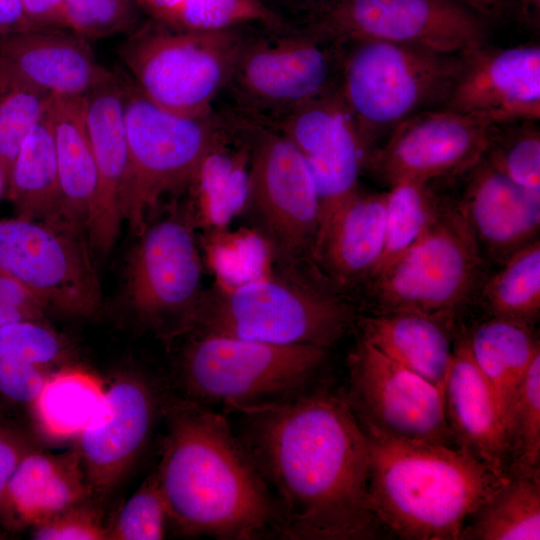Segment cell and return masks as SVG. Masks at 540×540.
Returning a JSON list of instances; mask_svg holds the SVG:
<instances>
[{
	"instance_id": "obj_1",
	"label": "cell",
	"mask_w": 540,
	"mask_h": 540,
	"mask_svg": "<svg viewBox=\"0 0 540 540\" xmlns=\"http://www.w3.org/2000/svg\"><path fill=\"white\" fill-rule=\"evenodd\" d=\"M240 411L242 442L276 498L282 538L379 536L369 500V440L348 400L302 392Z\"/></svg>"
},
{
	"instance_id": "obj_2",
	"label": "cell",
	"mask_w": 540,
	"mask_h": 540,
	"mask_svg": "<svg viewBox=\"0 0 540 540\" xmlns=\"http://www.w3.org/2000/svg\"><path fill=\"white\" fill-rule=\"evenodd\" d=\"M155 472L170 522L185 534L220 540L280 536L276 498L226 418L192 399L166 407Z\"/></svg>"
},
{
	"instance_id": "obj_3",
	"label": "cell",
	"mask_w": 540,
	"mask_h": 540,
	"mask_svg": "<svg viewBox=\"0 0 540 540\" xmlns=\"http://www.w3.org/2000/svg\"><path fill=\"white\" fill-rule=\"evenodd\" d=\"M363 429L371 508L382 528L401 539L459 540L470 518L512 478L459 446Z\"/></svg>"
},
{
	"instance_id": "obj_4",
	"label": "cell",
	"mask_w": 540,
	"mask_h": 540,
	"mask_svg": "<svg viewBox=\"0 0 540 540\" xmlns=\"http://www.w3.org/2000/svg\"><path fill=\"white\" fill-rule=\"evenodd\" d=\"M341 45L336 88L368 155L384 132L416 113L442 107L463 60V54L380 40Z\"/></svg>"
},
{
	"instance_id": "obj_5",
	"label": "cell",
	"mask_w": 540,
	"mask_h": 540,
	"mask_svg": "<svg viewBox=\"0 0 540 540\" xmlns=\"http://www.w3.org/2000/svg\"><path fill=\"white\" fill-rule=\"evenodd\" d=\"M353 321V308L341 298L298 278L267 273L237 284L217 281L205 294L193 330L329 349Z\"/></svg>"
},
{
	"instance_id": "obj_6",
	"label": "cell",
	"mask_w": 540,
	"mask_h": 540,
	"mask_svg": "<svg viewBox=\"0 0 540 540\" xmlns=\"http://www.w3.org/2000/svg\"><path fill=\"white\" fill-rule=\"evenodd\" d=\"M242 27L180 30L142 23L118 47L132 83L172 113L197 116L215 109L246 40Z\"/></svg>"
},
{
	"instance_id": "obj_7",
	"label": "cell",
	"mask_w": 540,
	"mask_h": 540,
	"mask_svg": "<svg viewBox=\"0 0 540 540\" xmlns=\"http://www.w3.org/2000/svg\"><path fill=\"white\" fill-rule=\"evenodd\" d=\"M327 355L328 348L315 345L196 334L183 353L181 376L189 399L240 411L301 394Z\"/></svg>"
},
{
	"instance_id": "obj_8",
	"label": "cell",
	"mask_w": 540,
	"mask_h": 540,
	"mask_svg": "<svg viewBox=\"0 0 540 540\" xmlns=\"http://www.w3.org/2000/svg\"><path fill=\"white\" fill-rule=\"evenodd\" d=\"M342 45L286 25L248 36L224 90L231 110L273 123L336 86Z\"/></svg>"
},
{
	"instance_id": "obj_9",
	"label": "cell",
	"mask_w": 540,
	"mask_h": 540,
	"mask_svg": "<svg viewBox=\"0 0 540 540\" xmlns=\"http://www.w3.org/2000/svg\"><path fill=\"white\" fill-rule=\"evenodd\" d=\"M124 113L131 164L124 220L138 235L164 199L176 202L186 194L213 141L218 110L172 113L125 80Z\"/></svg>"
},
{
	"instance_id": "obj_10",
	"label": "cell",
	"mask_w": 540,
	"mask_h": 540,
	"mask_svg": "<svg viewBox=\"0 0 540 540\" xmlns=\"http://www.w3.org/2000/svg\"><path fill=\"white\" fill-rule=\"evenodd\" d=\"M173 204L138 234L126 267L132 308L165 338L193 330L206 294L195 217L189 205Z\"/></svg>"
},
{
	"instance_id": "obj_11",
	"label": "cell",
	"mask_w": 540,
	"mask_h": 540,
	"mask_svg": "<svg viewBox=\"0 0 540 540\" xmlns=\"http://www.w3.org/2000/svg\"><path fill=\"white\" fill-rule=\"evenodd\" d=\"M480 247L459 206L443 208L429 230L369 281L377 313L451 316L474 291Z\"/></svg>"
},
{
	"instance_id": "obj_12",
	"label": "cell",
	"mask_w": 540,
	"mask_h": 540,
	"mask_svg": "<svg viewBox=\"0 0 540 540\" xmlns=\"http://www.w3.org/2000/svg\"><path fill=\"white\" fill-rule=\"evenodd\" d=\"M246 119L251 133V169L244 212H250L259 236L285 266L306 254L313 257L320 205L312 174L280 130L267 122Z\"/></svg>"
},
{
	"instance_id": "obj_13",
	"label": "cell",
	"mask_w": 540,
	"mask_h": 540,
	"mask_svg": "<svg viewBox=\"0 0 540 540\" xmlns=\"http://www.w3.org/2000/svg\"><path fill=\"white\" fill-rule=\"evenodd\" d=\"M0 272L21 283L45 308L85 317L101 303L87 232L64 217L0 219Z\"/></svg>"
},
{
	"instance_id": "obj_14",
	"label": "cell",
	"mask_w": 540,
	"mask_h": 540,
	"mask_svg": "<svg viewBox=\"0 0 540 540\" xmlns=\"http://www.w3.org/2000/svg\"><path fill=\"white\" fill-rule=\"evenodd\" d=\"M307 27L339 44L380 40L454 55L488 35L487 20L456 0H321Z\"/></svg>"
},
{
	"instance_id": "obj_15",
	"label": "cell",
	"mask_w": 540,
	"mask_h": 540,
	"mask_svg": "<svg viewBox=\"0 0 540 540\" xmlns=\"http://www.w3.org/2000/svg\"><path fill=\"white\" fill-rule=\"evenodd\" d=\"M348 402L363 428L414 442L457 446L443 392L362 340L349 356Z\"/></svg>"
},
{
	"instance_id": "obj_16",
	"label": "cell",
	"mask_w": 540,
	"mask_h": 540,
	"mask_svg": "<svg viewBox=\"0 0 540 540\" xmlns=\"http://www.w3.org/2000/svg\"><path fill=\"white\" fill-rule=\"evenodd\" d=\"M270 124L298 149L314 179L320 205L315 254L337 215L360 192L367 149L336 86Z\"/></svg>"
},
{
	"instance_id": "obj_17",
	"label": "cell",
	"mask_w": 540,
	"mask_h": 540,
	"mask_svg": "<svg viewBox=\"0 0 540 540\" xmlns=\"http://www.w3.org/2000/svg\"><path fill=\"white\" fill-rule=\"evenodd\" d=\"M494 126L447 108L428 109L396 125L365 168L389 186L472 169L486 154Z\"/></svg>"
},
{
	"instance_id": "obj_18",
	"label": "cell",
	"mask_w": 540,
	"mask_h": 540,
	"mask_svg": "<svg viewBox=\"0 0 540 540\" xmlns=\"http://www.w3.org/2000/svg\"><path fill=\"white\" fill-rule=\"evenodd\" d=\"M443 108L490 126L540 118V48L523 45L463 54Z\"/></svg>"
},
{
	"instance_id": "obj_19",
	"label": "cell",
	"mask_w": 540,
	"mask_h": 540,
	"mask_svg": "<svg viewBox=\"0 0 540 540\" xmlns=\"http://www.w3.org/2000/svg\"><path fill=\"white\" fill-rule=\"evenodd\" d=\"M156 402L149 386L126 377L104 391L95 414L80 432L77 451L92 496L110 492L147 443Z\"/></svg>"
},
{
	"instance_id": "obj_20",
	"label": "cell",
	"mask_w": 540,
	"mask_h": 540,
	"mask_svg": "<svg viewBox=\"0 0 540 540\" xmlns=\"http://www.w3.org/2000/svg\"><path fill=\"white\" fill-rule=\"evenodd\" d=\"M125 80L117 73L83 97L86 128L98 174L97 197L87 223L93 250L114 245L127 206L131 164L124 113Z\"/></svg>"
},
{
	"instance_id": "obj_21",
	"label": "cell",
	"mask_w": 540,
	"mask_h": 540,
	"mask_svg": "<svg viewBox=\"0 0 540 540\" xmlns=\"http://www.w3.org/2000/svg\"><path fill=\"white\" fill-rule=\"evenodd\" d=\"M0 70L53 97L81 98L114 72L90 41L68 29H33L0 36Z\"/></svg>"
},
{
	"instance_id": "obj_22",
	"label": "cell",
	"mask_w": 540,
	"mask_h": 540,
	"mask_svg": "<svg viewBox=\"0 0 540 540\" xmlns=\"http://www.w3.org/2000/svg\"><path fill=\"white\" fill-rule=\"evenodd\" d=\"M250 169L248 120L230 109L218 110L213 141L186 192L197 226L206 228L211 235L219 234L244 212Z\"/></svg>"
},
{
	"instance_id": "obj_23",
	"label": "cell",
	"mask_w": 540,
	"mask_h": 540,
	"mask_svg": "<svg viewBox=\"0 0 540 540\" xmlns=\"http://www.w3.org/2000/svg\"><path fill=\"white\" fill-rule=\"evenodd\" d=\"M459 205L479 247L503 264L535 241L540 229V194L513 182L483 157Z\"/></svg>"
},
{
	"instance_id": "obj_24",
	"label": "cell",
	"mask_w": 540,
	"mask_h": 540,
	"mask_svg": "<svg viewBox=\"0 0 540 540\" xmlns=\"http://www.w3.org/2000/svg\"><path fill=\"white\" fill-rule=\"evenodd\" d=\"M443 398L446 421L457 446L511 475L502 413L473 359L468 337L454 343Z\"/></svg>"
},
{
	"instance_id": "obj_25",
	"label": "cell",
	"mask_w": 540,
	"mask_h": 540,
	"mask_svg": "<svg viewBox=\"0 0 540 540\" xmlns=\"http://www.w3.org/2000/svg\"><path fill=\"white\" fill-rule=\"evenodd\" d=\"M92 497L77 450L27 452L12 473L0 501V522L11 528L35 526Z\"/></svg>"
},
{
	"instance_id": "obj_26",
	"label": "cell",
	"mask_w": 540,
	"mask_h": 540,
	"mask_svg": "<svg viewBox=\"0 0 540 540\" xmlns=\"http://www.w3.org/2000/svg\"><path fill=\"white\" fill-rule=\"evenodd\" d=\"M452 318L376 312L361 320L362 340L443 392L454 348Z\"/></svg>"
},
{
	"instance_id": "obj_27",
	"label": "cell",
	"mask_w": 540,
	"mask_h": 540,
	"mask_svg": "<svg viewBox=\"0 0 540 540\" xmlns=\"http://www.w3.org/2000/svg\"><path fill=\"white\" fill-rule=\"evenodd\" d=\"M385 192H359L337 215L315 252L341 285L370 280L384 250Z\"/></svg>"
},
{
	"instance_id": "obj_28",
	"label": "cell",
	"mask_w": 540,
	"mask_h": 540,
	"mask_svg": "<svg viewBox=\"0 0 540 540\" xmlns=\"http://www.w3.org/2000/svg\"><path fill=\"white\" fill-rule=\"evenodd\" d=\"M61 214L84 228L93 209L98 174L84 116L83 97H54L51 105Z\"/></svg>"
},
{
	"instance_id": "obj_29",
	"label": "cell",
	"mask_w": 540,
	"mask_h": 540,
	"mask_svg": "<svg viewBox=\"0 0 540 540\" xmlns=\"http://www.w3.org/2000/svg\"><path fill=\"white\" fill-rule=\"evenodd\" d=\"M67 345L44 320L0 327V397L31 404L48 378L65 367Z\"/></svg>"
},
{
	"instance_id": "obj_30",
	"label": "cell",
	"mask_w": 540,
	"mask_h": 540,
	"mask_svg": "<svg viewBox=\"0 0 540 540\" xmlns=\"http://www.w3.org/2000/svg\"><path fill=\"white\" fill-rule=\"evenodd\" d=\"M50 110L28 135L7 173L5 196L20 218L63 217Z\"/></svg>"
},
{
	"instance_id": "obj_31",
	"label": "cell",
	"mask_w": 540,
	"mask_h": 540,
	"mask_svg": "<svg viewBox=\"0 0 540 540\" xmlns=\"http://www.w3.org/2000/svg\"><path fill=\"white\" fill-rule=\"evenodd\" d=\"M471 354L489 383L504 415L530 364L540 353L530 327L491 318L468 336Z\"/></svg>"
},
{
	"instance_id": "obj_32",
	"label": "cell",
	"mask_w": 540,
	"mask_h": 540,
	"mask_svg": "<svg viewBox=\"0 0 540 540\" xmlns=\"http://www.w3.org/2000/svg\"><path fill=\"white\" fill-rule=\"evenodd\" d=\"M104 391L99 380L84 370H58L31 403L39 428L53 439L78 436L98 409Z\"/></svg>"
},
{
	"instance_id": "obj_33",
	"label": "cell",
	"mask_w": 540,
	"mask_h": 540,
	"mask_svg": "<svg viewBox=\"0 0 540 540\" xmlns=\"http://www.w3.org/2000/svg\"><path fill=\"white\" fill-rule=\"evenodd\" d=\"M465 540H539L540 477L512 476L464 526Z\"/></svg>"
},
{
	"instance_id": "obj_34",
	"label": "cell",
	"mask_w": 540,
	"mask_h": 540,
	"mask_svg": "<svg viewBox=\"0 0 540 540\" xmlns=\"http://www.w3.org/2000/svg\"><path fill=\"white\" fill-rule=\"evenodd\" d=\"M150 19L190 31H213L257 24L277 29L287 25L261 0H134Z\"/></svg>"
},
{
	"instance_id": "obj_35",
	"label": "cell",
	"mask_w": 540,
	"mask_h": 540,
	"mask_svg": "<svg viewBox=\"0 0 540 540\" xmlns=\"http://www.w3.org/2000/svg\"><path fill=\"white\" fill-rule=\"evenodd\" d=\"M492 318L530 327L540 312V241L515 252L483 286Z\"/></svg>"
},
{
	"instance_id": "obj_36",
	"label": "cell",
	"mask_w": 540,
	"mask_h": 540,
	"mask_svg": "<svg viewBox=\"0 0 540 540\" xmlns=\"http://www.w3.org/2000/svg\"><path fill=\"white\" fill-rule=\"evenodd\" d=\"M442 209L428 182L408 180L391 185L385 192L384 250L374 275L416 243Z\"/></svg>"
},
{
	"instance_id": "obj_37",
	"label": "cell",
	"mask_w": 540,
	"mask_h": 540,
	"mask_svg": "<svg viewBox=\"0 0 540 540\" xmlns=\"http://www.w3.org/2000/svg\"><path fill=\"white\" fill-rule=\"evenodd\" d=\"M511 476L540 477V353L504 415Z\"/></svg>"
},
{
	"instance_id": "obj_38",
	"label": "cell",
	"mask_w": 540,
	"mask_h": 540,
	"mask_svg": "<svg viewBox=\"0 0 540 540\" xmlns=\"http://www.w3.org/2000/svg\"><path fill=\"white\" fill-rule=\"evenodd\" d=\"M54 97L0 70V163L6 175Z\"/></svg>"
},
{
	"instance_id": "obj_39",
	"label": "cell",
	"mask_w": 540,
	"mask_h": 540,
	"mask_svg": "<svg viewBox=\"0 0 540 540\" xmlns=\"http://www.w3.org/2000/svg\"><path fill=\"white\" fill-rule=\"evenodd\" d=\"M66 29L88 40L129 35L141 24L134 0H63Z\"/></svg>"
},
{
	"instance_id": "obj_40",
	"label": "cell",
	"mask_w": 540,
	"mask_h": 540,
	"mask_svg": "<svg viewBox=\"0 0 540 540\" xmlns=\"http://www.w3.org/2000/svg\"><path fill=\"white\" fill-rule=\"evenodd\" d=\"M169 512L156 473L148 476L108 526L109 540H160Z\"/></svg>"
},
{
	"instance_id": "obj_41",
	"label": "cell",
	"mask_w": 540,
	"mask_h": 540,
	"mask_svg": "<svg viewBox=\"0 0 540 540\" xmlns=\"http://www.w3.org/2000/svg\"><path fill=\"white\" fill-rule=\"evenodd\" d=\"M511 132L497 141L491 137L484 157L516 184L540 194L539 130L525 125Z\"/></svg>"
},
{
	"instance_id": "obj_42",
	"label": "cell",
	"mask_w": 540,
	"mask_h": 540,
	"mask_svg": "<svg viewBox=\"0 0 540 540\" xmlns=\"http://www.w3.org/2000/svg\"><path fill=\"white\" fill-rule=\"evenodd\" d=\"M36 540H109L100 513L86 503L71 507L32 527Z\"/></svg>"
},
{
	"instance_id": "obj_43",
	"label": "cell",
	"mask_w": 540,
	"mask_h": 540,
	"mask_svg": "<svg viewBox=\"0 0 540 540\" xmlns=\"http://www.w3.org/2000/svg\"><path fill=\"white\" fill-rule=\"evenodd\" d=\"M45 306L17 280L0 272V327L28 320H44Z\"/></svg>"
},
{
	"instance_id": "obj_44",
	"label": "cell",
	"mask_w": 540,
	"mask_h": 540,
	"mask_svg": "<svg viewBox=\"0 0 540 540\" xmlns=\"http://www.w3.org/2000/svg\"><path fill=\"white\" fill-rule=\"evenodd\" d=\"M32 448L18 430L0 423V501L16 466Z\"/></svg>"
},
{
	"instance_id": "obj_45",
	"label": "cell",
	"mask_w": 540,
	"mask_h": 540,
	"mask_svg": "<svg viewBox=\"0 0 540 540\" xmlns=\"http://www.w3.org/2000/svg\"><path fill=\"white\" fill-rule=\"evenodd\" d=\"M35 29H66L63 0H20Z\"/></svg>"
},
{
	"instance_id": "obj_46",
	"label": "cell",
	"mask_w": 540,
	"mask_h": 540,
	"mask_svg": "<svg viewBox=\"0 0 540 540\" xmlns=\"http://www.w3.org/2000/svg\"><path fill=\"white\" fill-rule=\"evenodd\" d=\"M33 29L20 0H0V36Z\"/></svg>"
},
{
	"instance_id": "obj_47",
	"label": "cell",
	"mask_w": 540,
	"mask_h": 540,
	"mask_svg": "<svg viewBox=\"0 0 540 540\" xmlns=\"http://www.w3.org/2000/svg\"><path fill=\"white\" fill-rule=\"evenodd\" d=\"M467 6L484 19L496 20L500 18L505 10L506 0H456Z\"/></svg>"
},
{
	"instance_id": "obj_48",
	"label": "cell",
	"mask_w": 540,
	"mask_h": 540,
	"mask_svg": "<svg viewBox=\"0 0 540 540\" xmlns=\"http://www.w3.org/2000/svg\"><path fill=\"white\" fill-rule=\"evenodd\" d=\"M520 19L529 26L539 27L540 0H516Z\"/></svg>"
},
{
	"instance_id": "obj_49",
	"label": "cell",
	"mask_w": 540,
	"mask_h": 540,
	"mask_svg": "<svg viewBox=\"0 0 540 540\" xmlns=\"http://www.w3.org/2000/svg\"><path fill=\"white\" fill-rule=\"evenodd\" d=\"M7 188V175L6 172L0 163V201L6 195Z\"/></svg>"
}]
</instances>
